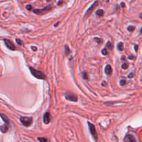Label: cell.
Returning <instances> with one entry per match:
<instances>
[{
	"label": "cell",
	"instance_id": "obj_1",
	"mask_svg": "<svg viewBox=\"0 0 142 142\" xmlns=\"http://www.w3.org/2000/svg\"><path fill=\"white\" fill-rule=\"evenodd\" d=\"M29 69L33 76L35 77L36 78H37V79H40V80H45L46 79L45 75L42 73L41 71H38V70L33 68V67H30Z\"/></svg>",
	"mask_w": 142,
	"mask_h": 142
},
{
	"label": "cell",
	"instance_id": "obj_2",
	"mask_svg": "<svg viewBox=\"0 0 142 142\" xmlns=\"http://www.w3.org/2000/svg\"><path fill=\"white\" fill-rule=\"evenodd\" d=\"M52 9V6L51 5H48L46 6L45 8H42V9H34L33 10V13L36 15H44V14H46L47 13H49V11H51Z\"/></svg>",
	"mask_w": 142,
	"mask_h": 142
},
{
	"label": "cell",
	"instance_id": "obj_3",
	"mask_svg": "<svg viewBox=\"0 0 142 142\" xmlns=\"http://www.w3.org/2000/svg\"><path fill=\"white\" fill-rule=\"evenodd\" d=\"M87 124H88V126H89V131H90V133H91V135L93 137V138L94 139V140L97 141H98V134H97V132H96V128H95V126H94V124H91L90 122H87Z\"/></svg>",
	"mask_w": 142,
	"mask_h": 142
},
{
	"label": "cell",
	"instance_id": "obj_4",
	"mask_svg": "<svg viewBox=\"0 0 142 142\" xmlns=\"http://www.w3.org/2000/svg\"><path fill=\"white\" fill-rule=\"evenodd\" d=\"M20 122L23 126H26V127H29L33 123V118L32 117H21Z\"/></svg>",
	"mask_w": 142,
	"mask_h": 142
},
{
	"label": "cell",
	"instance_id": "obj_5",
	"mask_svg": "<svg viewBox=\"0 0 142 142\" xmlns=\"http://www.w3.org/2000/svg\"><path fill=\"white\" fill-rule=\"evenodd\" d=\"M65 99L69 101H73V102H77L78 101V96L76 94L71 93L70 92H67L65 93Z\"/></svg>",
	"mask_w": 142,
	"mask_h": 142
},
{
	"label": "cell",
	"instance_id": "obj_6",
	"mask_svg": "<svg viewBox=\"0 0 142 142\" xmlns=\"http://www.w3.org/2000/svg\"><path fill=\"white\" fill-rule=\"evenodd\" d=\"M98 3L99 2L96 1V2H95L92 4V6H90V8H89V9L87 11V12H86V13H85V17H89V15H90L92 13V12L94 11V9L96 8V6L98 5Z\"/></svg>",
	"mask_w": 142,
	"mask_h": 142
},
{
	"label": "cell",
	"instance_id": "obj_7",
	"mask_svg": "<svg viewBox=\"0 0 142 142\" xmlns=\"http://www.w3.org/2000/svg\"><path fill=\"white\" fill-rule=\"evenodd\" d=\"M5 44H6V46L8 49H9L10 50L14 51L15 49V46L14 45V44L13 43V42H11V40L8 39H4L3 40Z\"/></svg>",
	"mask_w": 142,
	"mask_h": 142
},
{
	"label": "cell",
	"instance_id": "obj_8",
	"mask_svg": "<svg viewBox=\"0 0 142 142\" xmlns=\"http://www.w3.org/2000/svg\"><path fill=\"white\" fill-rule=\"evenodd\" d=\"M124 142H137V141L133 135H127L124 138Z\"/></svg>",
	"mask_w": 142,
	"mask_h": 142
},
{
	"label": "cell",
	"instance_id": "obj_9",
	"mask_svg": "<svg viewBox=\"0 0 142 142\" xmlns=\"http://www.w3.org/2000/svg\"><path fill=\"white\" fill-rule=\"evenodd\" d=\"M43 121L44 123L45 124H49V122L51 121V117H50V114L49 112H46L44 115L43 117Z\"/></svg>",
	"mask_w": 142,
	"mask_h": 142
},
{
	"label": "cell",
	"instance_id": "obj_10",
	"mask_svg": "<svg viewBox=\"0 0 142 142\" xmlns=\"http://www.w3.org/2000/svg\"><path fill=\"white\" fill-rule=\"evenodd\" d=\"M105 71H106V73L107 75H111L112 74V67H111L110 64H108L106 67Z\"/></svg>",
	"mask_w": 142,
	"mask_h": 142
},
{
	"label": "cell",
	"instance_id": "obj_11",
	"mask_svg": "<svg viewBox=\"0 0 142 142\" xmlns=\"http://www.w3.org/2000/svg\"><path fill=\"white\" fill-rule=\"evenodd\" d=\"M1 117H2V119L4 120V121L5 122L6 125L8 126L10 124V121L9 119H8V118L6 115H4V114H1Z\"/></svg>",
	"mask_w": 142,
	"mask_h": 142
},
{
	"label": "cell",
	"instance_id": "obj_12",
	"mask_svg": "<svg viewBox=\"0 0 142 142\" xmlns=\"http://www.w3.org/2000/svg\"><path fill=\"white\" fill-rule=\"evenodd\" d=\"M0 130H1V132L2 133H6L8 130V126L7 125H2L0 128Z\"/></svg>",
	"mask_w": 142,
	"mask_h": 142
},
{
	"label": "cell",
	"instance_id": "obj_13",
	"mask_svg": "<svg viewBox=\"0 0 142 142\" xmlns=\"http://www.w3.org/2000/svg\"><path fill=\"white\" fill-rule=\"evenodd\" d=\"M96 15H97V16L102 17V16H103V15H104V14H105V12H104V11H103V9L98 10V11H96Z\"/></svg>",
	"mask_w": 142,
	"mask_h": 142
},
{
	"label": "cell",
	"instance_id": "obj_14",
	"mask_svg": "<svg viewBox=\"0 0 142 142\" xmlns=\"http://www.w3.org/2000/svg\"><path fill=\"white\" fill-rule=\"evenodd\" d=\"M117 49H118V50L120 51H122L124 50V43H123V42H119L118 45H117Z\"/></svg>",
	"mask_w": 142,
	"mask_h": 142
},
{
	"label": "cell",
	"instance_id": "obj_15",
	"mask_svg": "<svg viewBox=\"0 0 142 142\" xmlns=\"http://www.w3.org/2000/svg\"><path fill=\"white\" fill-rule=\"evenodd\" d=\"M37 140L40 142H49L48 139L45 137H38L37 138Z\"/></svg>",
	"mask_w": 142,
	"mask_h": 142
},
{
	"label": "cell",
	"instance_id": "obj_16",
	"mask_svg": "<svg viewBox=\"0 0 142 142\" xmlns=\"http://www.w3.org/2000/svg\"><path fill=\"white\" fill-rule=\"evenodd\" d=\"M64 49H65V55H68L69 54V53L71 52V51L69 49L68 45H65L64 46Z\"/></svg>",
	"mask_w": 142,
	"mask_h": 142
},
{
	"label": "cell",
	"instance_id": "obj_17",
	"mask_svg": "<svg viewBox=\"0 0 142 142\" xmlns=\"http://www.w3.org/2000/svg\"><path fill=\"white\" fill-rule=\"evenodd\" d=\"M106 47L109 49H111V50H112L113 48L112 44L110 42H107V44H106Z\"/></svg>",
	"mask_w": 142,
	"mask_h": 142
},
{
	"label": "cell",
	"instance_id": "obj_18",
	"mask_svg": "<svg viewBox=\"0 0 142 142\" xmlns=\"http://www.w3.org/2000/svg\"><path fill=\"white\" fill-rule=\"evenodd\" d=\"M101 53H102V54H103V55H108V50H107V49H106V48L103 49H102V51H101Z\"/></svg>",
	"mask_w": 142,
	"mask_h": 142
},
{
	"label": "cell",
	"instance_id": "obj_19",
	"mask_svg": "<svg viewBox=\"0 0 142 142\" xmlns=\"http://www.w3.org/2000/svg\"><path fill=\"white\" fill-rule=\"evenodd\" d=\"M135 27L134 26H129L128 27V31H130V32H132L133 31L135 30Z\"/></svg>",
	"mask_w": 142,
	"mask_h": 142
},
{
	"label": "cell",
	"instance_id": "obj_20",
	"mask_svg": "<svg viewBox=\"0 0 142 142\" xmlns=\"http://www.w3.org/2000/svg\"><path fill=\"white\" fill-rule=\"evenodd\" d=\"M122 69H127L128 68V63H124V64H122Z\"/></svg>",
	"mask_w": 142,
	"mask_h": 142
},
{
	"label": "cell",
	"instance_id": "obj_21",
	"mask_svg": "<svg viewBox=\"0 0 142 142\" xmlns=\"http://www.w3.org/2000/svg\"><path fill=\"white\" fill-rule=\"evenodd\" d=\"M94 40H95L98 44L101 43V42H103L102 41V40H101V38H99V37H94Z\"/></svg>",
	"mask_w": 142,
	"mask_h": 142
},
{
	"label": "cell",
	"instance_id": "obj_22",
	"mask_svg": "<svg viewBox=\"0 0 142 142\" xmlns=\"http://www.w3.org/2000/svg\"><path fill=\"white\" fill-rule=\"evenodd\" d=\"M15 41H16V42L17 43V44H19V45H20V46L23 45V42L21 41L20 40L18 39V38H17V39L15 40Z\"/></svg>",
	"mask_w": 142,
	"mask_h": 142
},
{
	"label": "cell",
	"instance_id": "obj_23",
	"mask_svg": "<svg viewBox=\"0 0 142 142\" xmlns=\"http://www.w3.org/2000/svg\"><path fill=\"white\" fill-rule=\"evenodd\" d=\"M126 80H124V79H123V80H121V81H120V85H122V86H124V85H126Z\"/></svg>",
	"mask_w": 142,
	"mask_h": 142
},
{
	"label": "cell",
	"instance_id": "obj_24",
	"mask_svg": "<svg viewBox=\"0 0 142 142\" xmlns=\"http://www.w3.org/2000/svg\"><path fill=\"white\" fill-rule=\"evenodd\" d=\"M26 8L28 11H31V10H32V6L30 4H27L26 6Z\"/></svg>",
	"mask_w": 142,
	"mask_h": 142
},
{
	"label": "cell",
	"instance_id": "obj_25",
	"mask_svg": "<svg viewBox=\"0 0 142 142\" xmlns=\"http://www.w3.org/2000/svg\"><path fill=\"white\" fill-rule=\"evenodd\" d=\"M134 76H135V73H133V72H132V73H130V74H129L128 77L129 78H133Z\"/></svg>",
	"mask_w": 142,
	"mask_h": 142
},
{
	"label": "cell",
	"instance_id": "obj_26",
	"mask_svg": "<svg viewBox=\"0 0 142 142\" xmlns=\"http://www.w3.org/2000/svg\"><path fill=\"white\" fill-rule=\"evenodd\" d=\"M83 77L84 79H87V75L85 72H83Z\"/></svg>",
	"mask_w": 142,
	"mask_h": 142
},
{
	"label": "cell",
	"instance_id": "obj_27",
	"mask_svg": "<svg viewBox=\"0 0 142 142\" xmlns=\"http://www.w3.org/2000/svg\"><path fill=\"white\" fill-rule=\"evenodd\" d=\"M135 58V56L133 55H130L128 56V59H130V60H133Z\"/></svg>",
	"mask_w": 142,
	"mask_h": 142
},
{
	"label": "cell",
	"instance_id": "obj_28",
	"mask_svg": "<svg viewBox=\"0 0 142 142\" xmlns=\"http://www.w3.org/2000/svg\"><path fill=\"white\" fill-rule=\"evenodd\" d=\"M137 49H138V45H135V50L136 52L137 51Z\"/></svg>",
	"mask_w": 142,
	"mask_h": 142
},
{
	"label": "cell",
	"instance_id": "obj_29",
	"mask_svg": "<svg viewBox=\"0 0 142 142\" xmlns=\"http://www.w3.org/2000/svg\"><path fill=\"white\" fill-rule=\"evenodd\" d=\"M31 49H32L33 51H36L37 50V47H35V46H32V47H31Z\"/></svg>",
	"mask_w": 142,
	"mask_h": 142
},
{
	"label": "cell",
	"instance_id": "obj_30",
	"mask_svg": "<svg viewBox=\"0 0 142 142\" xmlns=\"http://www.w3.org/2000/svg\"><path fill=\"white\" fill-rule=\"evenodd\" d=\"M121 7H123V8H124V7H125V3H121Z\"/></svg>",
	"mask_w": 142,
	"mask_h": 142
},
{
	"label": "cell",
	"instance_id": "obj_31",
	"mask_svg": "<svg viewBox=\"0 0 142 142\" xmlns=\"http://www.w3.org/2000/svg\"><path fill=\"white\" fill-rule=\"evenodd\" d=\"M102 85H103V86H106V85H107V83L104 81V82H103V84H102Z\"/></svg>",
	"mask_w": 142,
	"mask_h": 142
},
{
	"label": "cell",
	"instance_id": "obj_32",
	"mask_svg": "<svg viewBox=\"0 0 142 142\" xmlns=\"http://www.w3.org/2000/svg\"><path fill=\"white\" fill-rule=\"evenodd\" d=\"M62 4V2H59L58 3V5H60Z\"/></svg>",
	"mask_w": 142,
	"mask_h": 142
},
{
	"label": "cell",
	"instance_id": "obj_33",
	"mask_svg": "<svg viewBox=\"0 0 142 142\" xmlns=\"http://www.w3.org/2000/svg\"><path fill=\"white\" fill-rule=\"evenodd\" d=\"M139 17H140V18H141V20H142V13H141V14H140V15H139Z\"/></svg>",
	"mask_w": 142,
	"mask_h": 142
},
{
	"label": "cell",
	"instance_id": "obj_34",
	"mask_svg": "<svg viewBox=\"0 0 142 142\" xmlns=\"http://www.w3.org/2000/svg\"><path fill=\"white\" fill-rule=\"evenodd\" d=\"M121 60H126V58H125V57H124H124H123V58H121Z\"/></svg>",
	"mask_w": 142,
	"mask_h": 142
},
{
	"label": "cell",
	"instance_id": "obj_35",
	"mask_svg": "<svg viewBox=\"0 0 142 142\" xmlns=\"http://www.w3.org/2000/svg\"><path fill=\"white\" fill-rule=\"evenodd\" d=\"M58 24H59V22H58L57 24H55V25H54V26H58Z\"/></svg>",
	"mask_w": 142,
	"mask_h": 142
},
{
	"label": "cell",
	"instance_id": "obj_36",
	"mask_svg": "<svg viewBox=\"0 0 142 142\" xmlns=\"http://www.w3.org/2000/svg\"><path fill=\"white\" fill-rule=\"evenodd\" d=\"M140 33H141V34L142 33V27H141V30H140Z\"/></svg>",
	"mask_w": 142,
	"mask_h": 142
}]
</instances>
